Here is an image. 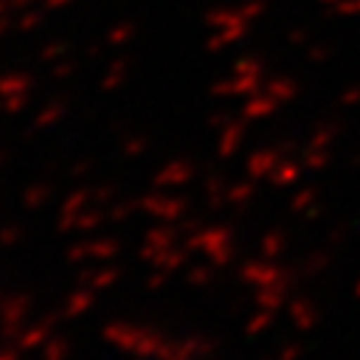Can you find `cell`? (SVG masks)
Instances as JSON below:
<instances>
[{
    "label": "cell",
    "mask_w": 360,
    "mask_h": 360,
    "mask_svg": "<svg viewBox=\"0 0 360 360\" xmlns=\"http://www.w3.org/2000/svg\"><path fill=\"white\" fill-rule=\"evenodd\" d=\"M0 360H22V349L16 342H0Z\"/></svg>",
    "instance_id": "cell-15"
},
{
    "label": "cell",
    "mask_w": 360,
    "mask_h": 360,
    "mask_svg": "<svg viewBox=\"0 0 360 360\" xmlns=\"http://www.w3.org/2000/svg\"><path fill=\"white\" fill-rule=\"evenodd\" d=\"M123 243L117 238H94V240H77L65 248V259L70 264H86V262H110L120 254Z\"/></svg>",
    "instance_id": "cell-3"
},
{
    "label": "cell",
    "mask_w": 360,
    "mask_h": 360,
    "mask_svg": "<svg viewBox=\"0 0 360 360\" xmlns=\"http://www.w3.org/2000/svg\"><path fill=\"white\" fill-rule=\"evenodd\" d=\"M25 227L22 224H6L0 227V248H13L25 240Z\"/></svg>",
    "instance_id": "cell-12"
},
{
    "label": "cell",
    "mask_w": 360,
    "mask_h": 360,
    "mask_svg": "<svg viewBox=\"0 0 360 360\" xmlns=\"http://www.w3.org/2000/svg\"><path fill=\"white\" fill-rule=\"evenodd\" d=\"M83 208H89L86 206V193H77L72 198H67L65 206H62V214H59V221H56V230L62 232V235L75 232V219Z\"/></svg>",
    "instance_id": "cell-6"
},
{
    "label": "cell",
    "mask_w": 360,
    "mask_h": 360,
    "mask_svg": "<svg viewBox=\"0 0 360 360\" xmlns=\"http://www.w3.org/2000/svg\"><path fill=\"white\" fill-rule=\"evenodd\" d=\"M120 278H123V267H115V264H107V267H83L75 275V283L91 285L94 291H107V288L120 283Z\"/></svg>",
    "instance_id": "cell-4"
},
{
    "label": "cell",
    "mask_w": 360,
    "mask_h": 360,
    "mask_svg": "<svg viewBox=\"0 0 360 360\" xmlns=\"http://www.w3.org/2000/svg\"><path fill=\"white\" fill-rule=\"evenodd\" d=\"M291 312H294V323L299 328H309V326L315 323V312H312V307L307 309L304 302H294V304H291Z\"/></svg>",
    "instance_id": "cell-13"
},
{
    "label": "cell",
    "mask_w": 360,
    "mask_h": 360,
    "mask_svg": "<svg viewBox=\"0 0 360 360\" xmlns=\"http://www.w3.org/2000/svg\"><path fill=\"white\" fill-rule=\"evenodd\" d=\"M102 336L107 345H112L120 352H129L134 358H160L163 349L168 347V342L160 334L126 321L107 323L102 328Z\"/></svg>",
    "instance_id": "cell-1"
},
{
    "label": "cell",
    "mask_w": 360,
    "mask_h": 360,
    "mask_svg": "<svg viewBox=\"0 0 360 360\" xmlns=\"http://www.w3.org/2000/svg\"><path fill=\"white\" fill-rule=\"evenodd\" d=\"M296 352H299V349H296V347H288V349H283V358H281V360H294V355H296Z\"/></svg>",
    "instance_id": "cell-20"
},
{
    "label": "cell",
    "mask_w": 360,
    "mask_h": 360,
    "mask_svg": "<svg viewBox=\"0 0 360 360\" xmlns=\"http://www.w3.org/2000/svg\"><path fill=\"white\" fill-rule=\"evenodd\" d=\"M181 230H171V227H153V230L144 235V243L153 245V248H168V245H176Z\"/></svg>",
    "instance_id": "cell-9"
},
{
    "label": "cell",
    "mask_w": 360,
    "mask_h": 360,
    "mask_svg": "<svg viewBox=\"0 0 360 360\" xmlns=\"http://www.w3.org/2000/svg\"><path fill=\"white\" fill-rule=\"evenodd\" d=\"M46 200H49V193H46V190H30L25 198L27 208H40Z\"/></svg>",
    "instance_id": "cell-16"
},
{
    "label": "cell",
    "mask_w": 360,
    "mask_h": 360,
    "mask_svg": "<svg viewBox=\"0 0 360 360\" xmlns=\"http://www.w3.org/2000/svg\"><path fill=\"white\" fill-rule=\"evenodd\" d=\"M166 278H168V272H163V270H155L153 275H150V278H147V288H150V291H158V288H160V285L166 283Z\"/></svg>",
    "instance_id": "cell-18"
},
{
    "label": "cell",
    "mask_w": 360,
    "mask_h": 360,
    "mask_svg": "<svg viewBox=\"0 0 360 360\" xmlns=\"http://www.w3.org/2000/svg\"><path fill=\"white\" fill-rule=\"evenodd\" d=\"M184 259H187V248L168 245V248H160V254L153 259V267H155V270H163V272H168V275H171V272L181 270Z\"/></svg>",
    "instance_id": "cell-7"
},
{
    "label": "cell",
    "mask_w": 360,
    "mask_h": 360,
    "mask_svg": "<svg viewBox=\"0 0 360 360\" xmlns=\"http://www.w3.org/2000/svg\"><path fill=\"white\" fill-rule=\"evenodd\" d=\"M144 206H147L150 214H155V217H160V219H176L181 211H184V206H181L179 200H160V198L144 200Z\"/></svg>",
    "instance_id": "cell-10"
},
{
    "label": "cell",
    "mask_w": 360,
    "mask_h": 360,
    "mask_svg": "<svg viewBox=\"0 0 360 360\" xmlns=\"http://www.w3.org/2000/svg\"><path fill=\"white\" fill-rule=\"evenodd\" d=\"M187 281L193 285H203L211 281V267H193V270L187 272Z\"/></svg>",
    "instance_id": "cell-14"
},
{
    "label": "cell",
    "mask_w": 360,
    "mask_h": 360,
    "mask_svg": "<svg viewBox=\"0 0 360 360\" xmlns=\"http://www.w3.org/2000/svg\"><path fill=\"white\" fill-rule=\"evenodd\" d=\"M131 211H134V206H131V203L115 206V208H112V221H123V219H129V217H131Z\"/></svg>",
    "instance_id": "cell-19"
},
{
    "label": "cell",
    "mask_w": 360,
    "mask_h": 360,
    "mask_svg": "<svg viewBox=\"0 0 360 360\" xmlns=\"http://www.w3.org/2000/svg\"><path fill=\"white\" fill-rule=\"evenodd\" d=\"M102 221H104L102 211H96V208H83L75 219V232H94Z\"/></svg>",
    "instance_id": "cell-11"
},
{
    "label": "cell",
    "mask_w": 360,
    "mask_h": 360,
    "mask_svg": "<svg viewBox=\"0 0 360 360\" xmlns=\"http://www.w3.org/2000/svg\"><path fill=\"white\" fill-rule=\"evenodd\" d=\"M358 296H360V283H358Z\"/></svg>",
    "instance_id": "cell-21"
},
{
    "label": "cell",
    "mask_w": 360,
    "mask_h": 360,
    "mask_svg": "<svg viewBox=\"0 0 360 360\" xmlns=\"http://www.w3.org/2000/svg\"><path fill=\"white\" fill-rule=\"evenodd\" d=\"M70 358H72V342L65 334H53L40 347V360H70Z\"/></svg>",
    "instance_id": "cell-8"
},
{
    "label": "cell",
    "mask_w": 360,
    "mask_h": 360,
    "mask_svg": "<svg viewBox=\"0 0 360 360\" xmlns=\"http://www.w3.org/2000/svg\"><path fill=\"white\" fill-rule=\"evenodd\" d=\"M262 248H264V254L275 257V254L281 251V235H278V232H275V235H267V238H264V243H262Z\"/></svg>",
    "instance_id": "cell-17"
},
{
    "label": "cell",
    "mask_w": 360,
    "mask_h": 360,
    "mask_svg": "<svg viewBox=\"0 0 360 360\" xmlns=\"http://www.w3.org/2000/svg\"><path fill=\"white\" fill-rule=\"evenodd\" d=\"M96 299H99V291H94L91 285H77L75 291H70L65 299V321H75V318H83L89 315L91 309L96 307Z\"/></svg>",
    "instance_id": "cell-5"
},
{
    "label": "cell",
    "mask_w": 360,
    "mask_h": 360,
    "mask_svg": "<svg viewBox=\"0 0 360 360\" xmlns=\"http://www.w3.org/2000/svg\"><path fill=\"white\" fill-rule=\"evenodd\" d=\"M32 294L27 291H0V342H16L30 323Z\"/></svg>",
    "instance_id": "cell-2"
}]
</instances>
